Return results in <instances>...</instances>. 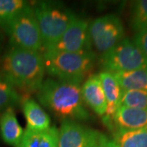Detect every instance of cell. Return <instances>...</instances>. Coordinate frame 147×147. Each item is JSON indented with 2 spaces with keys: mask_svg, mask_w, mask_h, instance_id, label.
<instances>
[{
  "mask_svg": "<svg viewBox=\"0 0 147 147\" xmlns=\"http://www.w3.org/2000/svg\"><path fill=\"white\" fill-rule=\"evenodd\" d=\"M36 94L39 103L62 121L89 119L80 84L50 78L42 82Z\"/></svg>",
  "mask_w": 147,
  "mask_h": 147,
  "instance_id": "6da1fadb",
  "label": "cell"
},
{
  "mask_svg": "<svg viewBox=\"0 0 147 147\" xmlns=\"http://www.w3.org/2000/svg\"><path fill=\"white\" fill-rule=\"evenodd\" d=\"M46 73L42 53L11 47L2 64V77L19 92H37Z\"/></svg>",
  "mask_w": 147,
  "mask_h": 147,
  "instance_id": "7a4b0ae2",
  "label": "cell"
},
{
  "mask_svg": "<svg viewBox=\"0 0 147 147\" xmlns=\"http://www.w3.org/2000/svg\"><path fill=\"white\" fill-rule=\"evenodd\" d=\"M42 53L45 70L53 79L81 84L92 69L95 54L92 50L65 53L53 50Z\"/></svg>",
  "mask_w": 147,
  "mask_h": 147,
  "instance_id": "3957f363",
  "label": "cell"
},
{
  "mask_svg": "<svg viewBox=\"0 0 147 147\" xmlns=\"http://www.w3.org/2000/svg\"><path fill=\"white\" fill-rule=\"evenodd\" d=\"M42 41V52L51 49L61 39L75 17L62 4L53 2H37L32 6Z\"/></svg>",
  "mask_w": 147,
  "mask_h": 147,
  "instance_id": "277c9868",
  "label": "cell"
},
{
  "mask_svg": "<svg viewBox=\"0 0 147 147\" xmlns=\"http://www.w3.org/2000/svg\"><path fill=\"white\" fill-rule=\"evenodd\" d=\"M12 47L40 53L42 41L32 6L29 4L5 27Z\"/></svg>",
  "mask_w": 147,
  "mask_h": 147,
  "instance_id": "5b68a950",
  "label": "cell"
},
{
  "mask_svg": "<svg viewBox=\"0 0 147 147\" xmlns=\"http://www.w3.org/2000/svg\"><path fill=\"white\" fill-rule=\"evenodd\" d=\"M103 71L112 74L147 69V61L133 42L123 38L101 56Z\"/></svg>",
  "mask_w": 147,
  "mask_h": 147,
  "instance_id": "8992f818",
  "label": "cell"
},
{
  "mask_svg": "<svg viewBox=\"0 0 147 147\" xmlns=\"http://www.w3.org/2000/svg\"><path fill=\"white\" fill-rule=\"evenodd\" d=\"M88 34L91 45L103 55L123 39L124 28L119 16L108 14L90 23Z\"/></svg>",
  "mask_w": 147,
  "mask_h": 147,
  "instance_id": "52a82bcc",
  "label": "cell"
},
{
  "mask_svg": "<svg viewBox=\"0 0 147 147\" xmlns=\"http://www.w3.org/2000/svg\"><path fill=\"white\" fill-rule=\"evenodd\" d=\"M105 137L78 121L63 120L58 129V147H95Z\"/></svg>",
  "mask_w": 147,
  "mask_h": 147,
  "instance_id": "ba28073f",
  "label": "cell"
},
{
  "mask_svg": "<svg viewBox=\"0 0 147 147\" xmlns=\"http://www.w3.org/2000/svg\"><path fill=\"white\" fill-rule=\"evenodd\" d=\"M89 24L88 21L75 16L61 39L49 50L65 53H79L91 50Z\"/></svg>",
  "mask_w": 147,
  "mask_h": 147,
  "instance_id": "9c48e42d",
  "label": "cell"
},
{
  "mask_svg": "<svg viewBox=\"0 0 147 147\" xmlns=\"http://www.w3.org/2000/svg\"><path fill=\"white\" fill-rule=\"evenodd\" d=\"M106 99V110L102 117L103 123L110 129H114V118L121 105L123 89L112 73L101 71L98 74Z\"/></svg>",
  "mask_w": 147,
  "mask_h": 147,
  "instance_id": "30bf717a",
  "label": "cell"
},
{
  "mask_svg": "<svg viewBox=\"0 0 147 147\" xmlns=\"http://www.w3.org/2000/svg\"><path fill=\"white\" fill-rule=\"evenodd\" d=\"M84 104L97 115L103 117L106 110V99L98 74H92L85 80L81 87Z\"/></svg>",
  "mask_w": 147,
  "mask_h": 147,
  "instance_id": "8fae6325",
  "label": "cell"
},
{
  "mask_svg": "<svg viewBox=\"0 0 147 147\" xmlns=\"http://www.w3.org/2000/svg\"><path fill=\"white\" fill-rule=\"evenodd\" d=\"M21 107L26 120V129L42 131L52 127L49 115L34 99L24 97L21 101Z\"/></svg>",
  "mask_w": 147,
  "mask_h": 147,
  "instance_id": "7c38bea8",
  "label": "cell"
},
{
  "mask_svg": "<svg viewBox=\"0 0 147 147\" xmlns=\"http://www.w3.org/2000/svg\"><path fill=\"white\" fill-rule=\"evenodd\" d=\"M116 130H134L147 127V110L120 105L114 118Z\"/></svg>",
  "mask_w": 147,
  "mask_h": 147,
  "instance_id": "4fadbf2b",
  "label": "cell"
},
{
  "mask_svg": "<svg viewBox=\"0 0 147 147\" xmlns=\"http://www.w3.org/2000/svg\"><path fill=\"white\" fill-rule=\"evenodd\" d=\"M24 129L19 123L14 108H8L0 116V136L7 145L17 147L24 136Z\"/></svg>",
  "mask_w": 147,
  "mask_h": 147,
  "instance_id": "5bb4252c",
  "label": "cell"
},
{
  "mask_svg": "<svg viewBox=\"0 0 147 147\" xmlns=\"http://www.w3.org/2000/svg\"><path fill=\"white\" fill-rule=\"evenodd\" d=\"M17 147H58V128L52 126L42 131L26 129Z\"/></svg>",
  "mask_w": 147,
  "mask_h": 147,
  "instance_id": "9a60e30c",
  "label": "cell"
},
{
  "mask_svg": "<svg viewBox=\"0 0 147 147\" xmlns=\"http://www.w3.org/2000/svg\"><path fill=\"white\" fill-rule=\"evenodd\" d=\"M112 141L116 147H147V127L134 130H116Z\"/></svg>",
  "mask_w": 147,
  "mask_h": 147,
  "instance_id": "2e32d148",
  "label": "cell"
},
{
  "mask_svg": "<svg viewBox=\"0 0 147 147\" xmlns=\"http://www.w3.org/2000/svg\"><path fill=\"white\" fill-rule=\"evenodd\" d=\"M123 90L147 92V69L113 74Z\"/></svg>",
  "mask_w": 147,
  "mask_h": 147,
  "instance_id": "e0dca14e",
  "label": "cell"
},
{
  "mask_svg": "<svg viewBox=\"0 0 147 147\" xmlns=\"http://www.w3.org/2000/svg\"><path fill=\"white\" fill-rule=\"evenodd\" d=\"M29 4L24 0H0V26L5 28Z\"/></svg>",
  "mask_w": 147,
  "mask_h": 147,
  "instance_id": "ac0fdd59",
  "label": "cell"
},
{
  "mask_svg": "<svg viewBox=\"0 0 147 147\" xmlns=\"http://www.w3.org/2000/svg\"><path fill=\"white\" fill-rule=\"evenodd\" d=\"M22 100L23 97L21 93L0 76V113H3L8 108H13L15 105L20 104Z\"/></svg>",
  "mask_w": 147,
  "mask_h": 147,
  "instance_id": "d6986e66",
  "label": "cell"
},
{
  "mask_svg": "<svg viewBox=\"0 0 147 147\" xmlns=\"http://www.w3.org/2000/svg\"><path fill=\"white\" fill-rule=\"evenodd\" d=\"M121 105L147 110V92L136 90H123Z\"/></svg>",
  "mask_w": 147,
  "mask_h": 147,
  "instance_id": "ffe728a7",
  "label": "cell"
},
{
  "mask_svg": "<svg viewBox=\"0 0 147 147\" xmlns=\"http://www.w3.org/2000/svg\"><path fill=\"white\" fill-rule=\"evenodd\" d=\"M131 26L137 33L147 29V0L135 3L132 9Z\"/></svg>",
  "mask_w": 147,
  "mask_h": 147,
  "instance_id": "44dd1931",
  "label": "cell"
},
{
  "mask_svg": "<svg viewBox=\"0 0 147 147\" xmlns=\"http://www.w3.org/2000/svg\"><path fill=\"white\" fill-rule=\"evenodd\" d=\"M133 42L141 50L143 56L147 61V29L137 33Z\"/></svg>",
  "mask_w": 147,
  "mask_h": 147,
  "instance_id": "7402d4cb",
  "label": "cell"
},
{
  "mask_svg": "<svg viewBox=\"0 0 147 147\" xmlns=\"http://www.w3.org/2000/svg\"><path fill=\"white\" fill-rule=\"evenodd\" d=\"M95 147H116V146L113 141H110V139L105 136Z\"/></svg>",
  "mask_w": 147,
  "mask_h": 147,
  "instance_id": "603a6c76",
  "label": "cell"
}]
</instances>
